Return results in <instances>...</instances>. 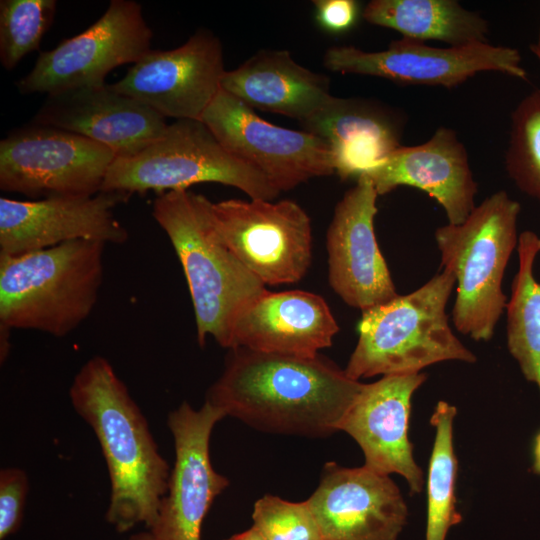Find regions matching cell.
Wrapping results in <instances>:
<instances>
[{
	"label": "cell",
	"mask_w": 540,
	"mask_h": 540,
	"mask_svg": "<svg viewBox=\"0 0 540 540\" xmlns=\"http://www.w3.org/2000/svg\"><path fill=\"white\" fill-rule=\"evenodd\" d=\"M363 385L321 354L234 347L205 401L263 432L325 437L338 431Z\"/></svg>",
	"instance_id": "obj_1"
},
{
	"label": "cell",
	"mask_w": 540,
	"mask_h": 540,
	"mask_svg": "<svg viewBox=\"0 0 540 540\" xmlns=\"http://www.w3.org/2000/svg\"><path fill=\"white\" fill-rule=\"evenodd\" d=\"M69 397L95 433L106 461L111 485L107 522L120 533L140 523L150 530L171 471L126 385L107 359L94 356L75 375Z\"/></svg>",
	"instance_id": "obj_2"
},
{
	"label": "cell",
	"mask_w": 540,
	"mask_h": 540,
	"mask_svg": "<svg viewBox=\"0 0 540 540\" xmlns=\"http://www.w3.org/2000/svg\"><path fill=\"white\" fill-rule=\"evenodd\" d=\"M211 203L206 196L190 190L169 191L155 198L152 215L183 268L198 344L203 347L212 336L229 349L236 317L266 287L221 238L213 222Z\"/></svg>",
	"instance_id": "obj_3"
},
{
	"label": "cell",
	"mask_w": 540,
	"mask_h": 540,
	"mask_svg": "<svg viewBox=\"0 0 540 540\" xmlns=\"http://www.w3.org/2000/svg\"><path fill=\"white\" fill-rule=\"evenodd\" d=\"M104 243L75 240L0 255V327L63 337L93 311L103 281Z\"/></svg>",
	"instance_id": "obj_4"
},
{
	"label": "cell",
	"mask_w": 540,
	"mask_h": 540,
	"mask_svg": "<svg viewBox=\"0 0 540 540\" xmlns=\"http://www.w3.org/2000/svg\"><path fill=\"white\" fill-rule=\"evenodd\" d=\"M454 275L443 269L417 290L362 312L345 373L352 379L411 374L432 364L476 356L453 333L446 305Z\"/></svg>",
	"instance_id": "obj_5"
},
{
	"label": "cell",
	"mask_w": 540,
	"mask_h": 540,
	"mask_svg": "<svg viewBox=\"0 0 540 540\" xmlns=\"http://www.w3.org/2000/svg\"><path fill=\"white\" fill-rule=\"evenodd\" d=\"M520 204L500 190L475 206L461 224L436 229L442 266L457 283L452 310L456 329L475 341H488L507 306L502 281L518 244Z\"/></svg>",
	"instance_id": "obj_6"
},
{
	"label": "cell",
	"mask_w": 540,
	"mask_h": 540,
	"mask_svg": "<svg viewBox=\"0 0 540 540\" xmlns=\"http://www.w3.org/2000/svg\"><path fill=\"white\" fill-rule=\"evenodd\" d=\"M237 188L250 199L273 201L280 192L256 169L227 151L201 120H176L139 154L116 158L101 191L131 196L188 190L198 183Z\"/></svg>",
	"instance_id": "obj_7"
},
{
	"label": "cell",
	"mask_w": 540,
	"mask_h": 540,
	"mask_svg": "<svg viewBox=\"0 0 540 540\" xmlns=\"http://www.w3.org/2000/svg\"><path fill=\"white\" fill-rule=\"evenodd\" d=\"M115 159L100 143L31 121L0 141V189L36 200L93 196Z\"/></svg>",
	"instance_id": "obj_8"
},
{
	"label": "cell",
	"mask_w": 540,
	"mask_h": 540,
	"mask_svg": "<svg viewBox=\"0 0 540 540\" xmlns=\"http://www.w3.org/2000/svg\"><path fill=\"white\" fill-rule=\"evenodd\" d=\"M153 32L134 0H111L83 32L40 52L33 68L15 85L21 94L47 95L105 84L118 66L136 63L151 50Z\"/></svg>",
	"instance_id": "obj_9"
},
{
	"label": "cell",
	"mask_w": 540,
	"mask_h": 540,
	"mask_svg": "<svg viewBox=\"0 0 540 540\" xmlns=\"http://www.w3.org/2000/svg\"><path fill=\"white\" fill-rule=\"evenodd\" d=\"M225 244L263 284L300 281L312 261V226L295 201L228 199L211 203Z\"/></svg>",
	"instance_id": "obj_10"
},
{
	"label": "cell",
	"mask_w": 540,
	"mask_h": 540,
	"mask_svg": "<svg viewBox=\"0 0 540 540\" xmlns=\"http://www.w3.org/2000/svg\"><path fill=\"white\" fill-rule=\"evenodd\" d=\"M219 143L279 192L335 174L329 145L307 132L274 125L222 88L201 117Z\"/></svg>",
	"instance_id": "obj_11"
},
{
	"label": "cell",
	"mask_w": 540,
	"mask_h": 540,
	"mask_svg": "<svg viewBox=\"0 0 540 540\" xmlns=\"http://www.w3.org/2000/svg\"><path fill=\"white\" fill-rule=\"evenodd\" d=\"M323 64L334 72L446 88L484 71L527 79L518 50L488 42L441 48L402 37L381 51H364L354 46L331 47L324 54Z\"/></svg>",
	"instance_id": "obj_12"
},
{
	"label": "cell",
	"mask_w": 540,
	"mask_h": 540,
	"mask_svg": "<svg viewBox=\"0 0 540 540\" xmlns=\"http://www.w3.org/2000/svg\"><path fill=\"white\" fill-rule=\"evenodd\" d=\"M225 71L220 39L200 28L175 49H151L110 86L164 118L201 120Z\"/></svg>",
	"instance_id": "obj_13"
},
{
	"label": "cell",
	"mask_w": 540,
	"mask_h": 540,
	"mask_svg": "<svg viewBox=\"0 0 540 540\" xmlns=\"http://www.w3.org/2000/svg\"><path fill=\"white\" fill-rule=\"evenodd\" d=\"M223 413L207 401L195 410L183 402L168 416L175 463L157 519L149 530L156 540H201V528L215 498L229 485L211 464L209 443Z\"/></svg>",
	"instance_id": "obj_14"
},
{
	"label": "cell",
	"mask_w": 540,
	"mask_h": 540,
	"mask_svg": "<svg viewBox=\"0 0 540 540\" xmlns=\"http://www.w3.org/2000/svg\"><path fill=\"white\" fill-rule=\"evenodd\" d=\"M130 196H55L39 200L0 198V255L17 256L75 240L123 244L125 227L114 208Z\"/></svg>",
	"instance_id": "obj_15"
},
{
	"label": "cell",
	"mask_w": 540,
	"mask_h": 540,
	"mask_svg": "<svg viewBox=\"0 0 540 540\" xmlns=\"http://www.w3.org/2000/svg\"><path fill=\"white\" fill-rule=\"evenodd\" d=\"M377 197L372 182L360 175L335 206L326 233L329 284L362 312L398 295L376 239Z\"/></svg>",
	"instance_id": "obj_16"
},
{
	"label": "cell",
	"mask_w": 540,
	"mask_h": 540,
	"mask_svg": "<svg viewBox=\"0 0 540 540\" xmlns=\"http://www.w3.org/2000/svg\"><path fill=\"white\" fill-rule=\"evenodd\" d=\"M324 540H396L408 510L389 477L369 468L327 462L306 500Z\"/></svg>",
	"instance_id": "obj_17"
},
{
	"label": "cell",
	"mask_w": 540,
	"mask_h": 540,
	"mask_svg": "<svg viewBox=\"0 0 540 540\" xmlns=\"http://www.w3.org/2000/svg\"><path fill=\"white\" fill-rule=\"evenodd\" d=\"M425 379L422 373L393 374L364 384L338 426L362 449L365 467L401 475L412 493L421 492L424 477L408 437L411 398Z\"/></svg>",
	"instance_id": "obj_18"
},
{
	"label": "cell",
	"mask_w": 540,
	"mask_h": 540,
	"mask_svg": "<svg viewBox=\"0 0 540 540\" xmlns=\"http://www.w3.org/2000/svg\"><path fill=\"white\" fill-rule=\"evenodd\" d=\"M32 122L81 135L130 158L158 140L168 124L151 108L110 84L47 95Z\"/></svg>",
	"instance_id": "obj_19"
},
{
	"label": "cell",
	"mask_w": 540,
	"mask_h": 540,
	"mask_svg": "<svg viewBox=\"0 0 540 540\" xmlns=\"http://www.w3.org/2000/svg\"><path fill=\"white\" fill-rule=\"evenodd\" d=\"M378 196L399 186L425 191L444 209L449 224L463 223L475 208L477 183L456 132L440 127L426 142L400 146L365 170Z\"/></svg>",
	"instance_id": "obj_20"
},
{
	"label": "cell",
	"mask_w": 540,
	"mask_h": 540,
	"mask_svg": "<svg viewBox=\"0 0 540 540\" xmlns=\"http://www.w3.org/2000/svg\"><path fill=\"white\" fill-rule=\"evenodd\" d=\"M339 331L326 300L304 290L265 291L235 319L231 346L295 356L330 347Z\"/></svg>",
	"instance_id": "obj_21"
},
{
	"label": "cell",
	"mask_w": 540,
	"mask_h": 540,
	"mask_svg": "<svg viewBox=\"0 0 540 540\" xmlns=\"http://www.w3.org/2000/svg\"><path fill=\"white\" fill-rule=\"evenodd\" d=\"M404 123L399 112L382 104L335 96L301 122L304 131L329 145L342 180L358 178L400 147Z\"/></svg>",
	"instance_id": "obj_22"
},
{
	"label": "cell",
	"mask_w": 540,
	"mask_h": 540,
	"mask_svg": "<svg viewBox=\"0 0 540 540\" xmlns=\"http://www.w3.org/2000/svg\"><path fill=\"white\" fill-rule=\"evenodd\" d=\"M329 79L298 64L286 50H260L225 71L221 88L251 109L305 121L332 96Z\"/></svg>",
	"instance_id": "obj_23"
},
{
	"label": "cell",
	"mask_w": 540,
	"mask_h": 540,
	"mask_svg": "<svg viewBox=\"0 0 540 540\" xmlns=\"http://www.w3.org/2000/svg\"><path fill=\"white\" fill-rule=\"evenodd\" d=\"M362 16L403 38L438 40L452 47L485 43L489 34L488 21L456 0H372Z\"/></svg>",
	"instance_id": "obj_24"
},
{
	"label": "cell",
	"mask_w": 540,
	"mask_h": 540,
	"mask_svg": "<svg viewBox=\"0 0 540 540\" xmlns=\"http://www.w3.org/2000/svg\"><path fill=\"white\" fill-rule=\"evenodd\" d=\"M539 237L524 231L518 237L519 267L507 302V345L525 378L540 390V282L533 275Z\"/></svg>",
	"instance_id": "obj_25"
},
{
	"label": "cell",
	"mask_w": 540,
	"mask_h": 540,
	"mask_svg": "<svg viewBox=\"0 0 540 540\" xmlns=\"http://www.w3.org/2000/svg\"><path fill=\"white\" fill-rule=\"evenodd\" d=\"M456 407L439 401L430 422L436 429L427 474L426 540H445L449 529L462 521L456 509L457 459L453 449Z\"/></svg>",
	"instance_id": "obj_26"
},
{
	"label": "cell",
	"mask_w": 540,
	"mask_h": 540,
	"mask_svg": "<svg viewBox=\"0 0 540 540\" xmlns=\"http://www.w3.org/2000/svg\"><path fill=\"white\" fill-rule=\"evenodd\" d=\"M55 0L0 1V62L13 70L29 53L39 48L56 13Z\"/></svg>",
	"instance_id": "obj_27"
},
{
	"label": "cell",
	"mask_w": 540,
	"mask_h": 540,
	"mask_svg": "<svg viewBox=\"0 0 540 540\" xmlns=\"http://www.w3.org/2000/svg\"><path fill=\"white\" fill-rule=\"evenodd\" d=\"M505 163L518 188L540 201V90L526 96L512 113Z\"/></svg>",
	"instance_id": "obj_28"
},
{
	"label": "cell",
	"mask_w": 540,
	"mask_h": 540,
	"mask_svg": "<svg viewBox=\"0 0 540 540\" xmlns=\"http://www.w3.org/2000/svg\"><path fill=\"white\" fill-rule=\"evenodd\" d=\"M252 520L267 540H324L307 501L264 495L254 503Z\"/></svg>",
	"instance_id": "obj_29"
},
{
	"label": "cell",
	"mask_w": 540,
	"mask_h": 540,
	"mask_svg": "<svg viewBox=\"0 0 540 540\" xmlns=\"http://www.w3.org/2000/svg\"><path fill=\"white\" fill-rule=\"evenodd\" d=\"M29 482L19 468L0 471V539L14 534L21 526Z\"/></svg>",
	"instance_id": "obj_30"
},
{
	"label": "cell",
	"mask_w": 540,
	"mask_h": 540,
	"mask_svg": "<svg viewBox=\"0 0 540 540\" xmlns=\"http://www.w3.org/2000/svg\"><path fill=\"white\" fill-rule=\"evenodd\" d=\"M313 3L316 23L328 33L347 32L359 20L360 5L355 0H315Z\"/></svg>",
	"instance_id": "obj_31"
},
{
	"label": "cell",
	"mask_w": 540,
	"mask_h": 540,
	"mask_svg": "<svg viewBox=\"0 0 540 540\" xmlns=\"http://www.w3.org/2000/svg\"><path fill=\"white\" fill-rule=\"evenodd\" d=\"M224 540H267L253 525L240 533L234 534Z\"/></svg>",
	"instance_id": "obj_32"
},
{
	"label": "cell",
	"mask_w": 540,
	"mask_h": 540,
	"mask_svg": "<svg viewBox=\"0 0 540 540\" xmlns=\"http://www.w3.org/2000/svg\"><path fill=\"white\" fill-rule=\"evenodd\" d=\"M533 470L540 474V431L535 436L533 444Z\"/></svg>",
	"instance_id": "obj_33"
},
{
	"label": "cell",
	"mask_w": 540,
	"mask_h": 540,
	"mask_svg": "<svg viewBox=\"0 0 540 540\" xmlns=\"http://www.w3.org/2000/svg\"><path fill=\"white\" fill-rule=\"evenodd\" d=\"M128 540H156L150 531L132 534Z\"/></svg>",
	"instance_id": "obj_34"
},
{
	"label": "cell",
	"mask_w": 540,
	"mask_h": 540,
	"mask_svg": "<svg viewBox=\"0 0 540 540\" xmlns=\"http://www.w3.org/2000/svg\"><path fill=\"white\" fill-rule=\"evenodd\" d=\"M531 50L540 60V30H539L538 40L535 44L531 46Z\"/></svg>",
	"instance_id": "obj_35"
},
{
	"label": "cell",
	"mask_w": 540,
	"mask_h": 540,
	"mask_svg": "<svg viewBox=\"0 0 540 540\" xmlns=\"http://www.w3.org/2000/svg\"><path fill=\"white\" fill-rule=\"evenodd\" d=\"M538 247H539V251H540V238H539V242H538Z\"/></svg>",
	"instance_id": "obj_36"
}]
</instances>
